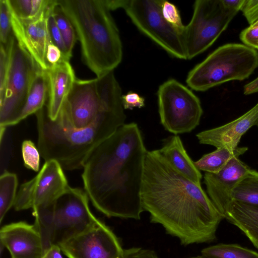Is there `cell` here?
Here are the masks:
<instances>
[{"instance_id":"obj_19","label":"cell","mask_w":258,"mask_h":258,"mask_svg":"<svg viewBox=\"0 0 258 258\" xmlns=\"http://www.w3.org/2000/svg\"><path fill=\"white\" fill-rule=\"evenodd\" d=\"M158 150L175 169L194 182L201 184L202 173L187 153L178 135H174L166 139Z\"/></svg>"},{"instance_id":"obj_1","label":"cell","mask_w":258,"mask_h":258,"mask_svg":"<svg viewBox=\"0 0 258 258\" xmlns=\"http://www.w3.org/2000/svg\"><path fill=\"white\" fill-rule=\"evenodd\" d=\"M141 197L151 222L184 246L214 241L224 218L201 184L175 169L158 150L147 152Z\"/></svg>"},{"instance_id":"obj_7","label":"cell","mask_w":258,"mask_h":258,"mask_svg":"<svg viewBox=\"0 0 258 258\" xmlns=\"http://www.w3.org/2000/svg\"><path fill=\"white\" fill-rule=\"evenodd\" d=\"M258 67L257 50L245 44L231 43L218 47L188 74L186 83L204 92L231 81L247 79Z\"/></svg>"},{"instance_id":"obj_21","label":"cell","mask_w":258,"mask_h":258,"mask_svg":"<svg viewBox=\"0 0 258 258\" xmlns=\"http://www.w3.org/2000/svg\"><path fill=\"white\" fill-rule=\"evenodd\" d=\"M48 95L47 74L45 71L40 69L32 83L25 104L19 117V122L42 108L46 105Z\"/></svg>"},{"instance_id":"obj_8","label":"cell","mask_w":258,"mask_h":258,"mask_svg":"<svg viewBox=\"0 0 258 258\" xmlns=\"http://www.w3.org/2000/svg\"><path fill=\"white\" fill-rule=\"evenodd\" d=\"M238 13L226 8L222 0L196 1L191 19L183 34L187 59L209 48Z\"/></svg>"},{"instance_id":"obj_33","label":"cell","mask_w":258,"mask_h":258,"mask_svg":"<svg viewBox=\"0 0 258 258\" xmlns=\"http://www.w3.org/2000/svg\"><path fill=\"white\" fill-rule=\"evenodd\" d=\"M240 11L249 26L258 21V0H244Z\"/></svg>"},{"instance_id":"obj_35","label":"cell","mask_w":258,"mask_h":258,"mask_svg":"<svg viewBox=\"0 0 258 258\" xmlns=\"http://www.w3.org/2000/svg\"><path fill=\"white\" fill-rule=\"evenodd\" d=\"M239 38L244 44L258 50V26H249L240 33Z\"/></svg>"},{"instance_id":"obj_28","label":"cell","mask_w":258,"mask_h":258,"mask_svg":"<svg viewBox=\"0 0 258 258\" xmlns=\"http://www.w3.org/2000/svg\"><path fill=\"white\" fill-rule=\"evenodd\" d=\"M15 37L5 46L0 44V100L4 97L9 72L12 49Z\"/></svg>"},{"instance_id":"obj_9","label":"cell","mask_w":258,"mask_h":258,"mask_svg":"<svg viewBox=\"0 0 258 258\" xmlns=\"http://www.w3.org/2000/svg\"><path fill=\"white\" fill-rule=\"evenodd\" d=\"M157 98L160 122L168 132L176 135L189 133L200 124L203 111L199 98L176 80L160 85Z\"/></svg>"},{"instance_id":"obj_39","label":"cell","mask_w":258,"mask_h":258,"mask_svg":"<svg viewBox=\"0 0 258 258\" xmlns=\"http://www.w3.org/2000/svg\"><path fill=\"white\" fill-rule=\"evenodd\" d=\"M258 93V77L243 87V93L245 95Z\"/></svg>"},{"instance_id":"obj_34","label":"cell","mask_w":258,"mask_h":258,"mask_svg":"<svg viewBox=\"0 0 258 258\" xmlns=\"http://www.w3.org/2000/svg\"><path fill=\"white\" fill-rule=\"evenodd\" d=\"M124 109H133L134 108H141L145 106V98L138 93L130 91L121 97Z\"/></svg>"},{"instance_id":"obj_4","label":"cell","mask_w":258,"mask_h":258,"mask_svg":"<svg viewBox=\"0 0 258 258\" xmlns=\"http://www.w3.org/2000/svg\"><path fill=\"white\" fill-rule=\"evenodd\" d=\"M124 110L105 113L84 128H65L49 118L45 105L35 114L41 156L45 161H57L67 170L83 168L90 152L125 124Z\"/></svg>"},{"instance_id":"obj_5","label":"cell","mask_w":258,"mask_h":258,"mask_svg":"<svg viewBox=\"0 0 258 258\" xmlns=\"http://www.w3.org/2000/svg\"><path fill=\"white\" fill-rule=\"evenodd\" d=\"M122 95L113 71L93 79L76 78L54 121L65 128L86 127L105 113L124 109Z\"/></svg>"},{"instance_id":"obj_29","label":"cell","mask_w":258,"mask_h":258,"mask_svg":"<svg viewBox=\"0 0 258 258\" xmlns=\"http://www.w3.org/2000/svg\"><path fill=\"white\" fill-rule=\"evenodd\" d=\"M14 35L7 0H0V44L6 46Z\"/></svg>"},{"instance_id":"obj_36","label":"cell","mask_w":258,"mask_h":258,"mask_svg":"<svg viewBox=\"0 0 258 258\" xmlns=\"http://www.w3.org/2000/svg\"><path fill=\"white\" fill-rule=\"evenodd\" d=\"M63 59H66L64 58L61 50L52 42L50 37L46 52V60L48 69Z\"/></svg>"},{"instance_id":"obj_12","label":"cell","mask_w":258,"mask_h":258,"mask_svg":"<svg viewBox=\"0 0 258 258\" xmlns=\"http://www.w3.org/2000/svg\"><path fill=\"white\" fill-rule=\"evenodd\" d=\"M63 168L56 161H45L38 173L20 186L14 207L33 210L54 201L69 186Z\"/></svg>"},{"instance_id":"obj_41","label":"cell","mask_w":258,"mask_h":258,"mask_svg":"<svg viewBox=\"0 0 258 258\" xmlns=\"http://www.w3.org/2000/svg\"><path fill=\"white\" fill-rule=\"evenodd\" d=\"M222 1L224 5L226 8L238 12L240 11L244 2V0Z\"/></svg>"},{"instance_id":"obj_37","label":"cell","mask_w":258,"mask_h":258,"mask_svg":"<svg viewBox=\"0 0 258 258\" xmlns=\"http://www.w3.org/2000/svg\"><path fill=\"white\" fill-rule=\"evenodd\" d=\"M122 258H158L156 253L150 249L132 247L123 250Z\"/></svg>"},{"instance_id":"obj_22","label":"cell","mask_w":258,"mask_h":258,"mask_svg":"<svg viewBox=\"0 0 258 258\" xmlns=\"http://www.w3.org/2000/svg\"><path fill=\"white\" fill-rule=\"evenodd\" d=\"M247 150L246 147H238L235 149L217 148L215 151L204 154L195 162V164L200 171L211 173H217L230 161L238 158Z\"/></svg>"},{"instance_id":"obj_30","label":"cell","mask_w":258,"mask_h":258,"mask_svg":"<svg viewBox=\"0 0 258 258\" xmlns=\"http://www.w3.org/2000/svg\"><path fill=\"white\" fill-rule=\"evenodd\" d=\"M22 153L24 166L34 171H38L41 155L34 143L30 140H25L22 145Z\"/></svg>"},{"instance_id":"obj_10","label":"cell","mask_w":258,"mask_h":258,"mask_svg":"<svg viewBox=\"0 0 258 258\" xmlns=\"http://www.w3.org/2000/svg\"><path fill=\"white\" fill-rule=\"evenodd\" d=\"M40 69L15 37L5 95L0 100V128L6 130L20 122L19 117L32 83Z\"/></svg>"},{"instance_id":"obj_42","label":"cell","mask_w":258,"mask_h":258,"mask_svg":"<svg viewBox=\"0 0 258 258\" xmlns=\"http://www.w3.org/2000/svg\"><path fill=\"white\" fill-rule=\"evenodd\" d=\"M190 258H208V257H205L201 254V255H197L196 256H192Z\"/></svg>"},{"instance_id":"obj_38","label":"cell","mask_w":258,"mask_h":258,"mask_svg":"<svg viewBox=\"0 0 258 258\" xmlns=\"http://www.w3.org/2000/svg\"><path fill=\"white\" fill-rule=\"evenodd\" d=\"M61 251L59 245H52L44 252L42 258H63Z\"/></svg>"},{"instance_id":"obj_40","label":"cell","mask_w":258,"mask_h":258,"mask_svg":"<svg viewBox=\"0 0 258 258\" xmlns=\"http://www.w3.org/2000/svg\"><path fill=\"white\" fill-rule=\"evenodd\" d=\"M126 0H103L105 5L110 11L123 8Z\"/></svg>"},{"instance_id":"obj_43","label":"cell","mask_w":258,"mask_h":258,"mask_svg":"<svg viewBox=\"0 0 258 258\" xmlns=\"http://www.w3.org/2000/svg\"><path fill=\"white\" fill-rule=\"evenodd\" d=\"M252 26V27L258 26V21L257 22H256L255 24H254L253 25H252V26Z\"/></svg>"},{"instance_id":"obj_20","label":"cell","mask_w":258,"mask_h":258,"mask_svg":"<svg viewBox=\"0 0 258 258\" xmlns=\"http://www.w3.org/2000/svg\"><path fill=\"white\" fill-rule=\"evenodd\" d=\"M224 218L240 229L258 249V207L232 202Z\"/></svg>"},{"instance_id":"obj_2","label":"cell","mask_w":258,"mask_h":258,"mask_svg":"<svg viewBox=\"0 0 258 258\" xmlns=\"http://www.w3.org/2000/svg\"><path fill=\"white\" fill-rule=\"evenodd\" d=\"M137 123H125L85 159L82 178L94 207L108 217L140 219L147 152Z\"/></svg>"},{"instance_id":"obj_6","label":"cell","mask_w":258,"mask_h":258,"mask_svg":"<svg viewBox=\"0 0 258 258\" xmlns=\"http://www.w3.org/2000/svg\"><path fill=\"white\" fill-rule=\"evenodd\" d=\"M89 200L85 191L69 186L51 203L33 210L44 251L82 233L99 220L91 212Z\"/></svg>"},{"instance_id":"obj_32","label":"cell","mask_w":258,"mask_h":258,"mask_svg":"<svg viewBox=\"0 0 258 258\" xmlns=\"http://www.w3.org/2000/svg\"><path fill=\"white\" fill-rule=\"evenodd\" d=\"M52 12L53 11L48 18V30L52 42L60 49L64 58L69 61L71 57L69 55L62 35L56 24Z\"/></svg>"},{"instance_id":"obj_26","label":"cell","mask_w":258,"mask_h":258,"mask_svg":"<svg viewBox=\"0 0 258 258\" xmlns=\"http://www.w3.org/2000/svg\"><path fill=\"white\" fill-rule=\"evenodd\" d=\"M51 0H7L11 11L18 18L32 20L39 17Z\"/></svg>"},{"instance_id":"obj_14","label":"cell","mask_w":258,"mask_h":258,"mask_svg":"<svg viewBox=\"0 0 258 258\" xmlns=\"http://www.w3.org/2000/svg\"><path fill=\"white\" fill-rule=\"evenodd\" d=\"M57 4V0H51L41 15L32 20L20 19L10 9L12 30L17 40L44 71L48 69L46 60V49L50 37L48 18Z\"/></svg>"},{"instance_id":"obj_23","label":"cell","mask_w":258,"mask_h":258,"mask_svg":"<svg viewBox=\"0 0 258 258\" xmlns=\"http://www.w3.org/2000/svg\"><path fill=\"white\" fill-rule=\"evenodd\" d=\"M232 202L258 207V171L251 169L231 192Z\"/></svg>"},{"instance_id":"obj_16","label":"cell","mask_w":258,"mask_h":258,"mask_svg":"<svg viewBox=\"0 0 258 258\" xmlns=\"http://www.w3.org/2000/svg\"><path fill=\"white\" fill-rule=\"evenodd\" d=\"M0 240L11 258H42L44 253L42 238L34 224L20 221L6 225L1 229Z\"/></svg>"},{"instance_id":"obj_15","label":"cell","mask_w":258,"mask_h":258,"mask_svg":"<svg viewBox=\"0 0 258 258\" xmlns=\"http://www.w3.org/2000/svg\"><path fill=\"white\" fill-rule=\"evenodd\" d=\"M251 170L237 158L232 160L217 173H205L204 182L207 195L224 217L232 202L231 195L233 189Z\"/></svg>"},{"instance_id":"obj_17","label":"cell","mask_w":258,"mask_h":258,"mask_svg":"<svg viewBox=\"0 0 258 258\" xmlns=\"http://www.w3.org/2000/svg\"><path fill=\"white\" fill-rule=\"evenodd\" d=\"M258 126V103L236 119L224 125L203 131L196 137L200 144L235 149L242 136L251 127Z\"/></svg>"},{"instance_id":"obj_25","label":"cell","mask_w":258,"mask_h":258,"mask_svg":"<svg viewBox=\"0 0 258 258\" xmlns=\"http://www.w3.org/2000/svg\"><path fill=\"white\" fill-rule=\"evenodd\" d=\"M201 253L208 258H258L257 252L236 244H218L203 249Z\"/></svg>"},{"instance_id":"obj_18","label":"cell","mask_w":258,"mask_h":258,"mask_svg":"<svg viewBox=\"0 0 258 258\" xmlns=\"http://www.w3.org/2000/svg\"><path fill=\"white\" fill-rule=\"evenodd\" d=\"M48 95L46 104L49 118L55 120L67 98L76 79L69 61L63 59L46 70Z\"/></svg>"},{"instance_id":"obj_27","label":"cell","mask_w":258,"mask_h":258,"mask_svg":"<svg viewBox=\"0 0 258 258\" xmlns=\"http://www.w3.org/2000/svg\"><path fill=\"white\" fill-rule=\"evenodd\" d=\"M52 14L62 35L69 55L72 57V50L77 39L74 27L58 4L54 7Z\"/></svg>"},{"instance_id":"obj_13","label":"cell","mask_w":258,"mask_h":258,"mask_svg":"<svg viewBox=\"0 0 258 258\" xmlns=\"http://www.w3.org/2000/svg\"><path fill=\"white\" fill-rule=\"evenodd\" d=\"M59 246L69 258H122L123 250L115 234L99 220Z\"/></svg>"},{"instance_id":"obj_3","label":"cell","mask_w":258,"mask_h":258,"mask_svg":"<svg viewBox=\"0 0 258 258\" xmlns=\"http://www.w3.org/2000/svg\"><path fill=\"white\" fill-rule=\"evenodd\" d=\"M72 22L84 63L97 76L113 71L122 58L117 27L103 0H57Z\"/></svg>"},{"instance_id":"obj_31","label":"cell","mask_w":258,"mask_h":258,"mask_svg":"<svg viewBox=\"0 0 258 258\" xmlns=\"http://www.w3.org/2000/svg\"><path fill=\"white\" fill-rule=\"evenodd\" d=\"M162 15L164 19L171 25L183 32L185 26L182 23L179 12L173 4L163 1L161 6Z\"/></svg>"},{"instance_id":"obj_24","label":"cell","mask_w":258,"mask_h":258,"mask_svg":"<svg viewBox=\"0 0 258 258\" xmlns=\"http://www.w3.org/2000/svg\"><path fill=\"white\" fill-rule=\"evenodd\" d=\"M18 184L16 174L5 171L0 176V222L14 205Z\"/></svg>"},{"instance_id":"obj_11","label":"cell","mask_w":258,"mask_h":258,"mask_svg":"<svg viewBox=\"0 0 258 258\" xmlns=\"http://www.w3.org/2000/svg\"><path fill=\"white\" fill-rule=\"evenodd\" d=\"M162 0H126L123 9L143 34L178 59L187 60L183 32L164 18Z\"/></svg>"}]
</instances>
